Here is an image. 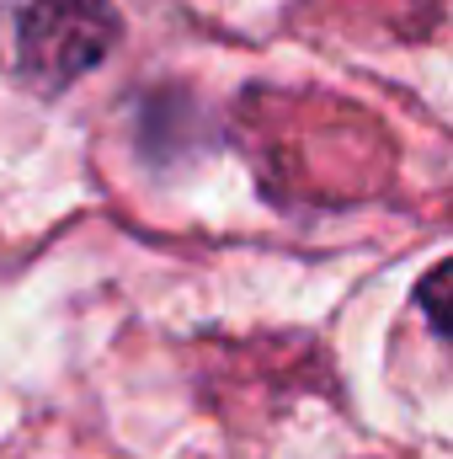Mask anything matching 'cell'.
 I'll return each instance as SVG.
<instances>
[{"label":"cell","instance_id":"1","mask_svg":"<svg viewBox=\"0 0 453 459\" xmlns=\"http://www.w3.org/2000/svg\"><path fill=\"white\" fill-rule=\"evenodd\" d=\"M117 32L113 0H27L16 16V70L54 97L113 54Z\"/></svg>","mask_w":453,"mask_h":459},{"label":"cell","instance_id":"2","mask_svg":"<svg viewBox=\"0 0 453 459\" xmlns=\"http://www.w3.org/2000/svg\"><path fill=\"white\" fill-rule=\"evenodd\" d=\"M416 299H422V316L438 326V337L453 347V256H449V262H438V267L422 278Z\"/></svg>","mask_w":453,"mask_h":459}]
</instances>
